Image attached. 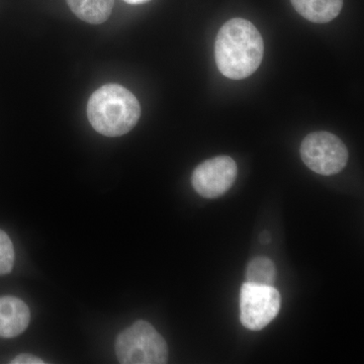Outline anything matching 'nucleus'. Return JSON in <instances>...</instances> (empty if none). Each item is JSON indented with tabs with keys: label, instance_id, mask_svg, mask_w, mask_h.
<instances>
[{
	"label": "nucleus",
	"instance_id": "10",
	"mask_svg": "<svg viewBox=\"0 0 364 364\" xmlns=\"http://www.w3.org/2000/svg\"><path fill=\"white\" fill-rule=\"evenodd\" d=\"M245 277L246 282L251 284L273 286L277 279L274 263L267 257L253 258L246 268Z\"/></svg>",
	"mask_w": 364,
	"mask_h": 364
},
{
	"label": "nucleus",
	"instance_id": "1",
	"mask_svg": "<svg viewBox=\"0 0 364 364\" xmlns=\"http://www.w3.org/2000/svg\"><path fill=\"white\" fill-rule=\"evenodd\" d=\"M264 55L262 36L251 21L236 18L220 28L215 42V58L225 77L241 80L257 70Z\"/></svg>",
	"mask_w": 364,
	"mask_h": 364
},
{
	"label": "nucleus",
	"instance_id": "11",
	"mask_svg": "<svg viewBox=\"0 0 364 364\" xmlns=\"http://www.w3.org/2000/svg\"><path fill=\"white\" fill-rule=\"evenodd\" d=\"M14 264L13 242L6 232L0 230V275L9 274Z\"/></svg>",
	"mask_w": 364,
	"mask_h": 364
},
{
	"label": "nucleus",
	"instance_id": "3",
	"mask_svg": "<svg viewBox=\"0 0 364 364\" xmlns=\"http://www.w3.org/2000/svg\"><path fill=\"white\" fill-rule=\"evenodd\" d=\"M119 363L164 364L168 361V346L150 323L139 320L119 333L116 340Z\"/></svg>",
	"mask_w": 364,
	"mask_h": 364
},
{
	"label": "nucleus",
	"instance_id": "2",
	"mask_svg": "<svg viewBox=\"0 0 364 364\" xmlns=\"http://www.w3.org/2000/svg\"><path fill=\"white\" fill-rule=\"evenodd\" d=\"M140 117V102L130 90L119 85L102 86L88 100V121L104 136L126 135L135 128Z\"/></svg>",
	"mask_w": 364,
	"mask_h": 364
},
{
	"label": "nucleus",
	"instance_id": "13",
	"mask_svg": "<svg viewBox=\"0 0 364 364\" xmlns=\"http://www.w3.org/2000/svg\"><path fill=\"white\" fill-rule=\"evenodd\" d=\"M259 239L261 243L268 244L270 240H272V235L269 234V232L263 231L262 233L260 234Z\"/></svg>",
	"mask_w": 364,
	"mask_h": 364
},
{
	"label": "nucleus",
	"instance_id": "12",
	"mask_svg": "<svg viewBox=\"0 0 364 364\" xmlns=\"http://www.w3.org/2000/svg\"><path fill=\"white\" fill-rule=\"evenodd\" d=\"M45 361L39 358L32 355V354L23 353L16 356L11 361V364H44Z\"/></svg>",
	"mask_w": 364,
	"mask_h": 364
},
{
	"label": "nucleus",
	"instance_id": "9",
	"mask_svg": "<svg viewBox=\"0 0 364 364\" xmlns=\"http://www.w3.org/2000/svg\"><path fill=\"white\" fill-rule=\"evenodd\" d=\"M72 13L91 25H100L109 20L114 0H66Z\"/></svg>",
	"mask_w": 364,
	"mask_h": 364
},
{
	"label": "nucleus",
	"instance_id": "14",
	"mask_svg": "<svg viewBox=\"0 0 364 364\" xmlns=\"http://www.w3.org/2000/svg\"><path fill=\"white\" fill-rule=\"evenodd\" d=\"M124 1L132 4V6H139V4H147L150 0H124Z\"/></svg>",
	"mask_w": 364,
	"mask_h": 364
},
{
	"label": "nucleus",
	"instance_id": "6",
	"mask_svg": "<svg viewBox=\"0 0 364 364\" xmlns=\"http://www.w3.org/2000/svg\"><path fill=\"white\" fill-rule=\"evenodd\" d=\"M238 166L229 156L210 158L193 170L191 184L198 195L205 198H219L233 186Z\"/></svg>",
	"mask_w": 364,
	"mask_h": 364
},
{
	"label": "nucleus",
	"instance_id": "4",
	"mask_svg": "<svg viewBox=\"0 0 364 364\" xmlns=\"http://www.w3.org/2000/svg\"><path fill=\"white\" fill-rule=\"evenodd\" d=\"M299 152L306 166L321 176L339 173L348 161L346 146L329 132L309 134L301 142Z\"/></svg>",
	"mask_w": 364,
	"mask_h": 364
},
{
	"label": "nucleus",
	"instance_id": "8",
	"mask_svg": "<svg viewBox=\"0 0 364 364\" xmlns=\"http://www.w3.org/2000/svg\"><path fill=\"white\" fill-rule=\"evenodd\" d=\"M296 13L315 23H327L341 13L343 0H291Z\"/></svg>",
	"mask_w": 364,
	"mask_h": 364
},
{
	"label": "nucleus",
	"instance_id": "5",
	"mask_svg": "<svg viewBox=\"0 0 364 364\" xmlns=\"http://www.w3.org/2000/svg\"><path fill=\"white\" fill-rule=\"evenodd\" d=\"M279 291L273 286L246 282L240 291V320L242 325L252 331L264 329L279 313Z\"/></svg>",
	"mask_w": 364,
	"mask_h": 364
},
{
	"label": "nucleus",
	"instance_id": "7",
	"mask_svg": "<svg viewBox=\"0 0 364 364\" xmlns=\"http://www.w3.org/2000/svg\"><path fill=\"white\" fill-rule=\"evenodd\" d=\"M31 312L28 305L16 296L0 298V337L14 338L26 331L30 324Z\"/></svg>",
	"mask_w": 364,
	"mask_h": 364
}]
</instances>
